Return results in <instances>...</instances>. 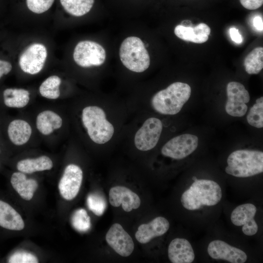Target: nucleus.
<instances>
[{"mask_svg": "<svg viewBox=\"0 0 263 263\" xmlns=\"http://www.w3.org/2000/svg\"><path fill=\"white\" fill-rule=\"evenodd\" d=\"M81 118L88 136L94 143L108 144L116 137L117 125L104 104L103 106L92 105L84 107Z\"/></svg>", "mask_w": 263, "mask_h": 263, "instance_id": "f257e3e1", "label": "nucleus"}, {"mask_svg": "<svg viewBox=\"0 0 263 263\" xmlns=\"http://www.w3.org/2000/svg\"><path fill=\"white\" fill-rule=\"evenodd\" d=\"M191 92L190 86L187 83L181 82L172 83L151 97L150 106L159 114L175 115L180 112L189 99Z\"/></svg>", "mask_w": 263, "mask_h": 263, "instance_id": "f03ea898", "label": "nucleus"}, {"mask_svg": "<svg viewBox=\"0 0 263 263\" xmlns=\"http://www.w3.org/2000/svg\"><path fill=\"white\" fill-rule=\"evenodd\" d=\"M222 197V189L217 183L210 180L197 179L182 194L181 202L186 209L194 210L204 206H215Z\"/></svg>", "mask_w": 263, "mask_h": 263, "instance_id": "7ed1b4c3", "label": "nucleus"}, {"mask_svg": "<svg viewBox=\"0 0 263 263\" xmlns=\"http://www.w3.org/2000/svg\"><path fill=\"white\" fill-rule=\"evenodd\" d=\"M225 171L237 177H248L263 172V152L256 150H239L227 159Z\"/></svg>", "mask_w": 263, "mask_h": 263, "instance_id": "20e7f679", "label": "nucleus"}, {"mask_svg": "<svg viewBox=\"0 0 263 263\" xmlns=\"http://www.w3.org/2000/svg\"><path fill=\"white\" fill-rule=\"evenodd\" d=\"M119 54L123 65L132 72L142 73L150 66L148 52L142 40L137 37L126 38L121 44Z\"/></svg>", "mask_w": 263, "mask_h": 263, "instance_id": "39448f33", "label": "nucleus"}, {"mask_svg": "<svg viewBox=\"0 0 263 263\" xmlns=\"http://www.w3.org/2000/svg\"><path fill=\"white\" fill-rule=\"evenodd\" d=\"M163 125L155 117L143 120L136 129L132 138L134 147L141 151H147L154 148L162 132Z\"/></svg>", "mask_w": 263, "mask_h": 263, "instance_id": "423d86ee", "label": "nucleus"}, {"mask_svg": "<svg viewBox=\"0 0 263 263\" xmlns=\"http://www.w3.org/2000/svg\"><path fill=\"white\" fill-rule=\"evenodd\" d=\"M106 56V51L103 46L90 40L78 42L73 53L75 62L82 67L100 66L104 63Z\"/></svg>", "mask_w": 263, "mask_h": 263, "instance_id": "0eeeda50", "label": "nucleus"}, {"mask_svg": "<svg viewBox=\"0 0 263 263\" xmlns=\"http://www.w3.org/2000/svg\"><path fill=\"white\" fill-rule=\"evenodd\" d=\"M198 145L197 136L186 133L176 136L168 141L163 146L161 152L164 156L180 160L194 152Z\"/></svg>", "mask_w": 263, "mask_h": 263, "instance_id": "6e6552de", "label": "nucleus"}, {"mask_svg": "<svg viewBox=\"0 0 263 263\" xmlns=\"http://www.w3.org/2000/svg\"><path fill=\"white\" fill-rule=\"evenodd\" d=\"M227 100L225 110L227 114L235 117L244 115L247 111L246 104L250 100L248 92L241 83L232 81L226 86Z\"/></svg>", "mask_w": 263, "mask_h": 263, "instance_id": "1a4fd4ad", "label": "nucleus"}, {"mask_svg": "<svg viewBox=\"0 0 263 263\" xmlns=\"http://www.w3.org/2000/svg\"><path fill=\"white\" fill-rule=\"evenodd\" d=\"M47 56V49L44 45L32 44L21 54L19 58V66L26 73L37 74L42 69Z\"/></svg>", "mask_w": 263, "mask_h": 263, "instance_id": "9d476101", "label": "nucleus"}, {"mask_svg": "<svg viewBox=\"0 0 263 263\" xmlns=\"http://www.w3.org/2000/svg\"><path fill=\"white\" fill-rule=\"evenodd\" d=\"M83 179V171L76 165H68L65 169L63 174L58 184L59 192L62 197L67 200L75 198L80 189Z\"/></svg>", "mask_w": 263, "mask_h": 263, "instance_id": "9b49d317", "label": "nucleus"}, {"mask_svg": "<svg viewBox=\"0 0 263 263\" xmlns=\"http://www.w3.org/2000/svg\"><path fill=\"white\" fill-rule=\"evenodd\" d=\"M105 238L108 244L122 257L129 256L134 250V244L132 237L119 224H113Z\"/></svg>", "mask_w": 263, "mask_h": 263, "instance_id": "f8f14e48", "label": "nucleus"}, {"mask_svg": "<svg viewBox=\"0 0 263 263\" xmlns=\"http://www.w3.org/2000/svg\"><path fill=\"white\" fill-rule=\"evenodd\" d=\"M256 211L257 208L253 204H243L232 211L230 220L234 225L243 226L242 230L245 235L252 236L258 230V225L254 219Z\"/></svg>", "mask_w": 263, "mask_h": 263, "instance_id": "ddd939ff", "label": "nucleus"}, {"mask_svg": "<svg viewBox=\"0 0 263 263\" xmlns=\"http://www.w3.org/2000/svg\"><path fill=\"white\" fill-rule=\"evenodd\" d=\"M207 250L210 257L214 259H221L231 263H244L247 260V255L244 251L221 240L210 242Z\"/></svg>", "mask_w": 263, "mask_h": 263, "instance_id": "4468645a", "label": "nucleus"}, {"mask_svg": "<svg viewBox=\"0 0 263 263\" xmlns=\"http://www.w3.org/2000/svg\"><path fill=\"white\" fill-rule=\"evenodd\" d=\"M110 204L114 207L122 205L123 210L130 212L138 208L141 204L138 195L129 188L124 186H115L112 188L109 194Z\"/></svg>", "mask_w": 263, "mask_h": 263, "instance_id": "2eb2a0df", "label": "nucleus"}, {"mask_svg": "<svg viewBox=\"0 0 263 263\" xmlns=\"http://www.w3.org/2000/svg\"><path fill=\"white\" fill-rule=\"evenodd\" d=\"M169 227V223L167 219L157 217L148 224L140 225L135 237L140 243L146 244L153 238L164 235Z\"/></svg>", "mask_w": 263, "mask_h": 263, "instance_id": "dca6fc26", "label": "nucleus"}, {"mask_svg": "<svg viewBox=\"0 0 263 263\" xmlns=\"http://www.w3.org/2000/svg\"><path fill=\"white\" fill-rule=\"evenodd\" d=\"M168 257L172 263H191L195 258L190 243L186 239L177 238L172 240L168 247Z\"/></svg>", "mask_w": 263, "mask_h": 263, "instance_id": "f3484780", "label": "nucleus"}, {"mask_svg": "<svg viewBox=\"0 0 263 263\" xmlns=\"http://www.w3.org/2000/svg\"><path fill=\"white\" fill-rule=\"evenodd\" d=\"M210 28L206 24L201 23L194 27L178 25L174 28V34L179 38L196 43H203L208 39Z\"/></svg>", "mask_w": 263, "mask_h": 263, "instance_id": "a211bd4d", "label": "nucleus"}, {"mask_svg": "<svg viewBox=\"0 0 263 263\" xmlns=\"http://www.w3.org/2000/svg\"><path fill=\"white\" fill-rule=\"evenodd\" d=\"M0 226L14 230H21L24 227L21 216L10 205L0 200Z\"/></svg>", "mask_w": 263, "mask_h": 263, "instance_id": "6ab92c4d", "label": "nucleus"}, {"mask_svg": "<svg viewBox=\"0 0 263 263\" xmlns=\"http://www.w3.org/2000/svg\"><path fill=\"white\" fill-rule=\"evenodd\" d=\"M11 183L20 197L25 200H30L38 188L37 182L33 179H27L22 172H14L11 178Z\"/></svg>", "mask_w": 263, "mask_h": 263, "instance_id": "aec40b11", "label": "nucleus"}, {"mask_svg": "<svg viewBox=\"0 0 263 263\" xmlns=\"http://www.w3.org/2000/svg\"><path fill=\"white\" fill-rule=\"evenodd\" d=\"M32 128L29 124L21 119H16L10 122L8 127V134L11 141L17 146L22 145L29 140Z\"/></svg>", "mask_w": 263, "mask_h": 263, "instance_id": "412c9836", "label": "nucleus"}, {"mask_svg": "<svg viewBox=\"0 0 263 263\" xmlns=\"http://www.w3.org/2000/svg\"><path fill=\"white\" fill-rule=\"evenodd\" d=\"M62 124V120L60 116L51 111L42 112L37 117V128L43 135L51 134L54 130L59 129Z\"/></svg>", "mask_w": 263, "mask_h": 263, "instance_id": "4be33fe9", "label": "nucleus"}, {"mask_svg": "<svg viewBox=\"0 0 263 263\" xmlns=\"http://www.w3.org/2000/svg\"><path fill=\"white\" fill-rule=\"evenodd\" d=\"M53 162L46 156H41L35 159L20 160L17 164V169L24 173H32L36 171L50 170L53 167Z\"/></svg>", "mask_w": 263, "mask_h": 263, "instance_id": "5701e85b", "label": "nucleus"}, {"mask_svg": "<svg viewBox=\"0 0 263 263\" xmlns=\"http://www.w3.org/2000/svg\"><path fill=\"white\" fill-rule=\"evenodd\" d=\"M29 95V92L23 89H6L3 93L4 103L8 107L23 108L28 103Z\"/></svg>", "mask_w": 263, "mask_h": 263, "instance_id": "b1692460", "label": "nucleus"}, {"mask_svg": "<svg viewBox=\"0 0 263 263\" xmlns=\"http://www.w3.org/2000/svg\"><path fill=\"white\" fill-rule=\"evenodd\" d=\"M60 1L68 13L74 16L80 17L91 10L94 0H60Z\"/></svg>", "mask_w": 263, "mask_h": 263, "instance_id": "393cba45", "label": "nucleus"}, {"mask_svg": "<svg viewBox=\"0 0 263 263\" xmlns=\"http://www.w3.org/2000/svg\"><path fill=\"white\" fill-rule=\"evenodd\" d=\"M244 66L248 74H257L263 68V48L257 47L250 52L244 60Z\"/></svg>", "mask_w": 263, "mask_h": 263, "instance_id": "a878e982", "label": "nucleus"}, {"mask_svg": "<svg viewBox=\"0 0 263 263\" xmlns=\"http://www.w3.org/2000/svg\"><path fill=\"white\" fill-rule=\"evenodd\" d=\"M61 80L56 75L50 76L40 85L39 89L40 94L45 98L55 99L60 95L59 86Z\"/></svg>", "mask_w": 263, "mask_h": 263, "instance_id": "bb28decb", "label": "nucleus"}, {"mask_svg": "<svg viewBox=\"0 0 263 263\" xmlns=\"http://www.w3.org/2000/svg\"><path fill=\"white\" fill-rule=\"evenodd\" d=\"M247 122L251 126L257 128L263 127V97L256 100L250 109L246 116Z\"/></svg>", "mask_w": 263, "mask_h": 263, "instance_id": "cd10ccee", "label": "nucleus"}, {"mask_svg": "<svg viewBox=\"0 0 263 263\" xmlns=\"http://www.w3.org/2000/svg\"><path fill=\"white\" fill-rule=\"evenodd\" d=\"M72 224L76 230L81 232L87 231L91 226L90 217L82 208L75 211L72 217Z\"/></svg>", "mask_w": 263, "mask_h": 263, "instance_id": "c85d7f7f", "label": "nucleus"}, {"mask_svg": "<svg viewBox=\"0 0 263 263\" xmlns=\"http://www.w3.org/2000/svg\"><path fill=\"white\" fill-rule=\"evenodd\" d=\"M89 209L94 214L100 216L104 213L107 207L105 199L97 193L90 194L87 199Z\"/></svg>", "mask_w": 263, "mask_h": 263, "instance_id": "c756f323", "label": "nucleus"}, {"mask_svg": "<svg viewBox=\"0 0 263 263\" xmlns=\"http://www.w3.org/2000/svg\"><path fill=\"white\" fill-rule=\"evenodd\" d=\"M54 0H26L28 9L33 13L41 14L52 6Z\"/></svg>", "mask_w": 263, "mask_h": 263, "instance_id": "7c9ffc66", "label": "nucleus"}, {"mask_svg": "<svg viewBox=\"0 0 263 263\" xmlns=\"http://www.w3.org/2000/svg\"><path fill=\"white\" fill-rule=\"evenodd\" d=\"M10 263H37L38 260L34 254L24 251L13 253L9 258Z\"/></svg>", "mask_w": 263, "mask_h": 263, "instance_id": "2f4dec72", "label": "nucleus"}, {"mask_svg": "<svg viewBox=\"0 0 263 263\" xmlns=\"http://www.w3.org/2000/svg\"><path fill=\"white\" fill-rule=\"evenodd\" d=\"M242 5L248 10H255L263 4V0H240Z\"/></svg>", "mask_w": 263, "mask_h": 263, "instance_id": "473e14b6", "label": "nucleus"}, {"mask_svg": "<svg viewBox=\"0 0 263 263\" xmlns=\"http://www.w3.org/2000/svg\"><path fill=\"white\" fill-rule=\"evenodd\" d=\"M12 68V66L10 62L0 60V78L3 75L8 74Z\"/></svg>", "mask_w": 263, "mask_h": 263, "instance_id": "72a5a7b5", "label": "nucleus"}, {"mask_svg": "<svg viewBox=\"0 0 263 263\" xmlns=\"http://www.w3.org/2000/svg\"><path fill=\"white\" fill-rule=\"evenodd\" d=\"M229 35L231 39L238 44H240L243 41L241 35L239 32L238 29L233 27L229 29Z\"/></svg>", "mask_w": 263, "mask_h": 263, "instance_id": "f704fd0d", "label": "nucleus"}, {"mask_svg": "<svg viewBox=\"0 0 263 263\" xmlns=\"http://www.w3.org/2000/svg\"><path fill=\"white\" fill-rule=\"evenodd\" d=\"M254 27L258 31H263V19L260 16H256L253 20Z\"/></svg>", "mask_w": 263, "mask_h": 263, "instance_id": "c9c22d12", "label": "nucleus"}, {"mask_svg": "<svg viewBox=\"0 0 263 263\" xmlns=\"http://www.w3.org/2000/svg\"><path fill=\"white\" fill-rule=\"evenodd\" d=\"M192 179L194 181H196V180L197 179V178L196 177H195V176H193L192 178Z\"/></svg>", "mask_w": 263, "mask_h": 263, "instance_id": "e433bc0d", "label": "nucleus"}]
</instances>
